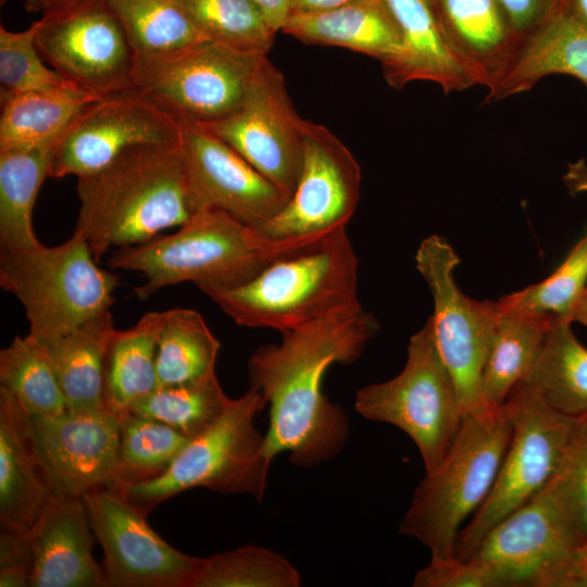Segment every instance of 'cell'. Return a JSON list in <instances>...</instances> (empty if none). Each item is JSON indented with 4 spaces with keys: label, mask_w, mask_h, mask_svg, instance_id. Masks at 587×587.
Here are the masks:
<instances>
[{
    "label": "cell",
    "mask_w": 587,
    "mask_h": 587,
    "mask_svg": "<svg viewBox=\"0 0 587 587\" xmlns=\"http://www.w3.org/2000/svg\"><path fill=\"white\" fill-rule=\"evenodd\" d=\"M379 323L361 304L280 333L279 344L257 348L248 359L249 387L268 405L265 450L271 460L312 467L345 448L349 423L342 408L323 394V379L336 363L354 362L378 333Z\"/></svg>",
    "instance_id": "1"
},
{
    "label": "cell",
    "mask_w": 587,
    "mask_h": 587,
    "mask_svg": "<svg viewBox=\"0 0 587 587\" xmlns=\"http://www.w3.org/2000/svg\"><path fill=\"white\" fill-rule=\"evenodd\" d=\"M76 189L74 234L87 241L97 262L114 247L141 243L198 212L179 143L130 148L78 177Z\"/></svg>",
    "instance_id": "2"
},
{
    "label": "cell",
    "mask_w": 587,
    "mask_h": 587,
    "mask_svg": "<svg viewBox=\"0 0 587 587\" xmlns=\"http://www.w3.org/2000/svg\"><path fill=\"white\" fill-rule=\"evenodd\" d=\"M320 240L273 239L221 210L202 209L175 233L117 248L107 265L141 273L146 282L135 292L146 300L185 282L200 289L240 285L282 255Z\"/></svg>",
    "instance_id": "3"
},
{
    "label": "cell",
    "mask_w": 587,
    "mask_h": 587,
    "mask_svg": "<svg viewBox=\"0 0 587 587\" xmlns=\"http://www.w3.org/2000/svg\"><path fill=\"white\" fill-rule=\"evenodd\" d=\"M358 258L346 229L282 255L249 280L201 288L238 325L279 333L358 300Z\"/></svg>",
    "instance_id": "4"
},
{
    "label": "cell",
    "mask_w": 587,
    "mask_h": 587,
    "mask_svg": "<svg viewBox=\"0 0 587 587\" xmlns=\"http://www.w3.org/2000/svg\"><path fill=\"white\" fill-rule=\"evenodd\" d=\"M510 438L503 407L464 415L440 467L415 488L399 532L428 547L434 559L455 558L460 525L489 495Z\"/></svg>",
    "instance_id": "5"
},
{
    "label": "cell",
    "mask_w": 587,
    "mask_h": 587,
    "mask_svg": "<svg viewBox=\"0 0 587 587\" xmlns=\"http://www.w3.org/2000/svg\"><path fill=\"white\" fill-rule=\"evenodd\" d=\"M97 263L87 241L73 233L54 247L1 251L0 286L24 307L28 334L50 345L114 303L118 276Z\"/></svg>",
    "instance_id": "6"
},
{
    "label": "cell",
    "mask_w": 587,
    "mask_h": 587,
    "mask_svg": "<svg viewBox=\"0 0 587 587\" xmlns=\"http://www.w3.org/2000/svg\"><path fill=\"white\" fill-rule=\"evenodd\" d=\"M265 405L262 395L249 387L232 399L210 428L190 439L162 475L115 490L146 515L163 501L196 487L224 495L247 494L261 501L272 460L254 417Z\"/></svg>",
    "instance_id": "7"
},
{
    "label": "cell",
    "mask_w": 587,
    "mask_h": 587,
    "mask_svg": "<svg viewBox=\"0 0 587 587\" xmlns=\"http://www.w3.org/2000/svg\"><path fill=\"white\" fill-rule=\"evenodd\" d=\"M354 408L363 417L400 428L415 444L425 474L445 461L464 413L455 383L436 346L432 317L409 341L394 378L361 388Z\"/></svg>",
    "instance_id": "8"
},
{
    "label": "cell",
    "mask_w": 587,
    "mask_h": 587,
    "mask_svg": "<svg viewBox=\"0 0 587 587\" xmlns=\"http://www.w3.org/2000/svg\"><path fill=\"white\" fill-rule=\"evenodd\" d=\"M511 438L486 500L458 535L455 555L465 561L498 522L537 495L553 475L577 419L547 404L525 380L503 404Z\"/></svg>",
    "instance_id": "9"
},
{
    "label": "cell",
    "mask_w": 587,
    "mask_h": 587,
    "mask_svg": "<svg viewBox=\"0 0 587 587\" xmlns=\"http://www.w3.org/2000/svg\"><path fill=\"white\" fill-rule=\"evenodd\" d=\"M460 258L441 236L425 238L415 254L416 268L434 300L430 316L439 354L458 389L464 415L485 410L480 395L482 373L495 335L497 301L465 296L454 279Z\"/></svg>",
    "instance_id": "10"
},
{
    "label": "cell",
    "mask_w": 587,
    "mask_h": 587,
    "mask_svg": "<svg viewBox=\"0 0 587 587\" xmlns=\"http://www.w3.org/2000/svg\"><path fill=\"white\" fill-rule=\"evenodd\" d=\"M467 560L494 587H587L579 547L544 488L491 527Z\"/></svg>",
    "instance_id": "11"
},
{
    "label": "cell",
    "mask_w": 587,
    "mask_h": 587,
    "mask_svg": "<svg viewBox=\"0 0 587 587\" xmlns=\"http://www.w3.org/2000/svg\"><path fill=\"white\" fill-rule=\"evenodd\" d=\"M36 42L51 68L98 97L135 87L134 49L105 0H84L42 15Z\"/></svg>",
    "instance_id": "12"
},
{
    "label": "cell",
    "mask_w": 587,
    "mask_h": 587,
    "mask_svg": "<svg viewBox=\"0 0 587 587\" xmlns=\"http://www.w3.org/2000/svg\"><path fill=\"white\" fill-rule=\"evenodd\" d=\"M266 57L203 40L139 70L134 89L178 120L204 125L241 103Z\"/></svg>",
    "instance_id": "13"
},
{
    "label": "cell",
    "mask_w": 587,
    "mask_h": 587,
    "mask_svg": "<svg viewBox=\"0 0 587 587\" xmlns=\"http://www.w3.org/2000/svg\"><path fill=\"white\" fill-rule=\"evenodd\" d=\"M92 533L104 552L109 587H195L207 558L186 554L160 537L147 515L115 489L82 496Z\"/></svg>",
    "instance_id": "14"
},
{
    "label": "cell",
    "mask_w": 587,
    "mask_h": 587,
    "mask_svg": "<svg viewBox=\"0 0 587 587\" xmlns=\"http://www.w3.org/2000/svg\"><path fill=\"white\" fill-rule=\"evenodd\" d=\"M305 123L284 74L266 57L241 103L225 117L200 125L290 198L302 165Z\"/></svg>",
    "instance_id": "15"
},
{
    "label": "cell",
    "mask_w": 587,
    "mask_h": 587,
    "mask_svg": "<svg viewBox=\"0 0 587 587\" xmlns=\"http://www.w3.org/2000/svg\"><path fill=\"white\" fill-rule=\"evenodd\" d=\"M361 193V168L324 125L307 121L297 186L285 207L258 229L273 239H323L346 229Z\"/></svg>",
    "instance_id": "16"
},
{
    "label": "cell",
    "mask_w": 587,
    "mask_h": 587,
    "mask_svg": "<svg viewBox=\"0 0 587 587\" xmlns=\"http://www.w3.org/2000/svg\"><path fill=\"white\" fill-rule=\"evenodd\" d=\"M177 117L132 89L91 102L61 134L50 177L77 178L98 172L130 148L178 145Z\"/></svg>",
    "instance_id": "17"
},
{
    "label": "cell",
    "mask_w": 587,
    "mask_h": 587,
    "mask_svg": "<svg viewBox=\"0 0 587 587\" xmlns=\"http://www.w3.org/2000/svg\"><path fill=\"white\" fill-rule=\"evenodd\" d=\"M180 149L198 211L217 209L259 228L288 196L204 126L178 120Z\"/></svg>",
    "instance_id": "18"
},
{
    "label": "cell",
    "mask_w": 587,
    "mask_h": 587,
    "mask_svg": "<svg viewBox=\"0 0 587 587\" xmlns=\"http://www.w3.org/2000/svg\"><path fill=\"white\" fill-rule=\"evenodd\" d=\"M32 419L59 492L82 497L113 480L120 442L116 413L100 407Z\"/></svg>",
    "instance_id": "19"
},
{
    "label": "cell",
    "mask_w": 587,
    "mask_h": 587,
    "mask_svg": "<svg viewBox=\"0 0 587 587\" xmlns=\"http://www.w3.org/2000/svg\"><path fill=\"white\" fill-rule=\"evenodd\" d=\"M58 492L30 414L0 386V527L28 534Z\"/></svg>",
    "instance_id": "20"
},
{
    "label": "cell",
    "mask_w": 587,
    "mask_h": 587,
    "mask_svg": "<svg viewBox=\"0 0 587 587\" xmlns=\"http://www.w3.org/2000/svg\"><path fill=\"white\" fill-rule=\"evenodd\" d=\"M91 532L83 498L58 491L28 533L29 587H108L92 555Z\"/></svg>",
    "instance_id": "21"
},
{
    "label": "cell",
    "mask_w": 587,
    "mask_h": 587,
    "mask_svg": "<svg viewBox=\"0 0 587 587\" xmlns=\"http://www.w3.org/2000/svg\"><path fill=\"white\" fill-rule=\"evenodd\" d=\"M445 39L473 86L492 89L523 38L498 0H438Z\"/></svg>",
    "instance_id": "22"
},
{
    "label": "cell",
    "mask_w": 587,
    "mask_h": 587,
    "mask_svg": "<svg viewBox=\"0 0 587 587\" xmlns=\"http://www.w3.org/2000/svg\"><path fill=\"white\" fill-rule=\"evenodd\" d=\"M280 32L317 46H333L366 54L384 67L400 54L401 29L386 0H354L312 13H292Z\"/></svg>",
    "instance_id": "23"
},
{
    "label": "cell",
    "mask_w": 587,
    "mask_h": 587,
    "mask_svg": "<svg viewBox=\"0 0 587 587\" xmlns=\"http://www.w3.org/2000/svg\"><path fill=\"white\" fill-rule=\"evenodd\" d=\"M402 33L399 57L383 68L389 86L415 80L437 84L445 93L473 86L449 48L438 16V0H386Z\"/></svg>",
    "instance_id": "24"
},
{
    "label": "cell",
    "mask_w": 587,
    "mask_h": 587,
    "mask_svg": "<svg viewBox=\"0 0 587 587\" xmlns=\"http://www.w3.org/2000/svg\"><path fill=\"white\" fill-rule=\"evenodd\" d=\"M553 74L570 75L587 85V29L563 11L527 35L485 102L530 90Z\"/></svg>",
    "instance_id": "25"
},
{
    "label": "cell",
    "mask_w": 587,
    "mask_h": 587,
    "mask_svg": "<svg viewBox=\"0 0 587 587\" xmlns=\"http://www.w3.org/2000/svg\"><path fill=\"white\" fill-rule=\"evenodd\" d=\"M482 373L485 409H501L512 388L526 380L555 320L550 314L502 307Z\"/></svg>",
    "instance_id": "26"
},
{
    "label": "cell",
    "mask_w": 587,
    "mask_h": 587,
    "mask_svg": "<svg viewBox=\"0 0 587 587\" xmlns=\"http://www.w3.org/2000/svg\"><path fill=\"white\" fill-rule=\"evenodd\" d=\"M115 330L108 310L48 345L67 410L105 407V364Z\"/></svg>",
    "instance_id": "27"
},
{
    "label": "cell",
    "mask_w": 587,
    "mask_h": 587,
    "mask_svg": "<svg viewBox=\"0 0 587 587\" xmlns=\"http://www.w3.org/2000/svg\"><path fill=\"white\" fill-rule=\"evenodd\" d=\"M99 98L70 82L9 98L1 102L0 151L36 147L60 137Z\"/></svg>",
    "instance_id": "28"
},
{
    "label": "cell",
    "mask_w": 587,
    "mask_h": 587,
    "mask_svg": "<svg viewBox=\"0 0 587 587\" xmlns=\"http://www.w3.org/2000/svg\"><path fill=\"white\" fill-rule=\"evenodd\" d=\"M166 311H151L130 328L116 329L105 364L104 405L128 410L159 386L157 350Z\"/></svg>",
    "instance_id": "29"
},
{
    "label": "cell",
    "mask_w": 587,
    "mask_h": 587,
    "mask_svg": "<svg viewBox=\"0 0 587 587\" xmlns=\"http://www.w3.org/2000/svg\"><path fill=\"white\" fill-rule=\"evenodd\" d=\"M59 138L36 147L0 151L1 251L40 242L33 227V211L43 180L50 177Z\"/></svg>",
    "instance_id": "30"
},
{
    "label": "cell",
    "mask_w": 587,
    "mask_h": 587,
    "mask_svg": "<svg viewBox=\"0 0 587 587\" xmlns=\"http://www.w3.org/2000/svg\"><path fill=\"white\" fill-rule=\"evenodd\" d=\"M572 324L554 320L525 382L555 411L582 419L587 416V348L575 336Z\"/></svg>",
    "instance_id": "31"
},
{
    "label": "cell",
    "mask_w": 587,
    "mask_h": 587,
    "mask_svg": "<svg viewBox=\"0 0 587 587\" xmlns=\"http://www.w3.org/2000/svg\"><path fill=\"white\" fill-rule=\"evenodd\" d=\"M105 1L130 41L137 72L205 40L174 0Z\"/></svg>",
    "instance_id": "32"
},
{
    "label": "cell",
    "mask_w": 587,
    "mask_h": 587,
    "mask_svg": "<svg viewBox=\"0 0 587 587\" xmlns=\"http://www.w3.org/2000/svg\"><path fill=\"white\" fill-rule=\"evenodd\" d=\"M0 386L35 417H52L67 410L48 345L32 335L15 336L0 351Z\"/></svg>",
    "instance_id": "33"
},
{
    "label": "cell",
    "mask_w": 587,
    "mask_h": 587,
    "mask_svg": "<svg viewBox=\"0 0 587 587\" xmlns=\"http://www.w3.org/2000/svg\"><path fill=\"white\" fill-rule=\"evenodd\" d=\"M220 347L200 313L185 308L167 310L157 350L159 386L215 373Z\"/></svg>",
    "instance_id": "34"
},
{
    "label": "cell",
    "mask_w": 587,
    "mask_h": 587,
    "mask_svg": "<svg viewBox=\"0 0 587 587\" xmlns=\"http://www.w3.org/2000/svg\"><path fill=\"white\" fill-rule=\"evenodd\" d=\"M117 462L114 478L108 485L113 489L162 475L190 441L165 423L129 410L117 413Z\"/></svg>",
    "instance_id": "35"
},
{
    "label": "cell",
    "mask_w": 587,
    "mask_h": 587,
    "mask_svg": "<svg viewBox=\"0 0 587 587\" xmlns=\"http://www.w3.org/2000/svg\"><path fill=\"white\" fill-rule=\"evenodd\" d=\"M230 401L216 373H212L190 382L158 386L128 410L163 422L192 439L210 428Z\"/></svg>",
    "instance_id": "36"
},
{
    "label": "cell",
    "mask_w": 587,
    "mask_h": 587,
    "mask_svg": "<svg viewBox=\"0 0 587 587\" xmlns=\"http://www.w3.org/2000/svg\"><path fill=\"white\" fill-rule=\"evenodd\" d=\"M205 39L232 48L267 54L276 33L252 0H174Z\"/></svg>",
    "instance_id": "37"
},
{
    "label": "cell",
    "mask_w": 587,
    "mask_h": 587,
    "mask_svg": "<svg viewBox=\"0 0 587 587\" xmlns=\"http://www.w3.org/2000/svg\"><path fill=\"white\" fill-rule=\"evenodd\" d=\"M301 576L283 555L243 546L207 557L195 587H298Z\"/></svg>",
    "instance_id": "38"
},
{
    "label": "cell",
    "mask_w": 587,
    "mask_h": 587,
    "mask_svg": "<svg viewBox=\"0 0 587 587\" xmlns=\"http://www.w3.org/2000/svg\"><path fill=\"white\" fill-rule=\"evenodd\" d=\"M544 490L580 548L587 542V416L577 419L560 462Z\"/></svg>",
    "instance_id": "39"
},
{
    "label": "cell",
    "mask_w": 587,
    "mask_h": 587,
    "mask_svg": "<svg viewBox=\"0 0 587 587\" xmlns=\"http://www.w3.org/2000/svg\"><path fill=\"white\" fill-rule=\"evenodd\" d=\"M587 234L572 248L558 268L544 280L502 296L505 308L550 314L573 323L574 307L587 287Z\"/></svg>",
    "instance_id": "40"
},
{
    "label": "cell",
    "mask_w": 587,
    "mask_h": 587,
    "mask_svg": "<svg viewBox=\"0 0 587 587\" xmlns=\"http://www.w3.org/2000/svg\"><path fill=\"white\" fill-rule=\"evenodd\" d=\"M37 21L21 32L0 26V100L66 83L45 64L36 42Z\"/></svg>",
    "instance_id": "41"
},
{
    "label": "cell",
    "mask_w": 587,
    "mask_h": 587,
    "mask_svg": "<svg viewBox=\"0 0 587 587\" xmlns=\"http://www.w3.org/2000/svg\"><path fill=\"white\" fill-rule=\"evenodd\" d=\"M414 587H494L490 574L472 560L430 559L416 572Z\"/></svg>",
    "instance_id": "42"
},
{
    "label": "cell",
    "mask_w": 587,
    "mask_h": 587,
    "mask_svg": "<svg viewBox=\"0 0 587 587\" xmlns=\"http://www.w3.org/2000/svg\"><path fill=\"white\" fill-rule=\"evenodd\" d=\"M32 570L28 534L1 529L0 587H29Z\"/></svg>",
    "instance_id": "43"
},
{
    "label": "cell",
    "mask_w": 587,
    "mask_h": 587,
    "mask_svg": "<svg viewBox=\"0 0 587 587\" xmlns=\"http://www.w3.org/2000/svg\"><path fill=\"white\" fill-rule=\"evenodd\" d=\"M524 39L561 11L559 0H498Z\"/></svg>",
    "instance_id": "44"
},
{
    "label": "cell",
    "mask_w": 587,
    "mask_h": 587,
    "mask_svg": "<svg viewBox=\"0 0 587 587\" xmlns=\"http://www.w3.org/2000/svg\"><path fill=\"white\" fill-rule=\"evenodd\" d=\"M262 11L270 27L277 34L291 14V0H252Z\"/></svg>",
    "instance_id": "45"
},
{
    "label": "cell",
    "mask_w": 587,
    "mask_h": 587,
    "mask_svg": "<svg viewBox=\"0 0 587 587\" xmlns=\"http://www.w3.org/2000/svg\"><path fill=\"white\" fill-rule=\"evenodd\" d=\"M565 186L572 196L587 192V163L585 160H578L569 164L567 171L563 176Z\"/></svg>",
    "instance_id": "46"
},
{
    "label": "cell",
    "mask_w": 587,
    "mask_h": 587,
    "mask_svg": "<svg viewBox=\"0 0 587 587\" xmlns=\"http://www.w3.org/2000/svg\"><path fill=\"white\" fill-rule=\"evenodd\" d=\"M351 1L354 0H291V14L326 11Z\"/></svg>",
    "instance_id": "47"
},
{
    "label": "cell",
    "mask_w": 587,
    "mask_h": 587,
    "mask_svg": "<svg viewBox=\"0 0 587 587\" xmlns=\"http://www.w3.org/2000/svg\"><path fill=\"white\" fill-rule=\"evenodd\" d=\"M82 1L84 0H24V9L42 16Z\"/></svg>",
    "instance_id": "48"
},
{
    "label": "cell",
    "mask_w": 587,
    "mask_h": 587,
    "mask_svg": "<svg viewBox=\"0 0 587 587\" xmlns=\"http://www.w3.org/2000/svg\"><path fill=\"white\" fill-rule=\"evenodd\" d=\"M561 11L587 29V0H559Z\"/></svg>",
    "instance_id": "49"
},
{
    "label": "cell",
    "mask_w": 587,
    "mask_h": 587,
    "mask_svg": "<svg viewBox=\"0 0 587 587\" xmlns=\"http://www.w3.org/2000/svg\"><path fill=\"white\" fill-rule=\"evenodd\" d=\"M572 321L573 323L577 322L587 327V287L584 289L574 307Z\"/></svg>",
    "instance_id": "50"
},
{
    "label": "cell",
    "mask_w": 587,
    "mask_h": 587,
    "mask_svg": "<svg viewBox=\"0 0 587 587\" xmlns=\"http://www.w3.org/2000/svg\"><path fill=\"white\" fill-rule=\"evenodd\" d=\"M579 559L587 575V542L579 548Z\"/></svg>",
    "instance_id": "51"
}]
</instances>
